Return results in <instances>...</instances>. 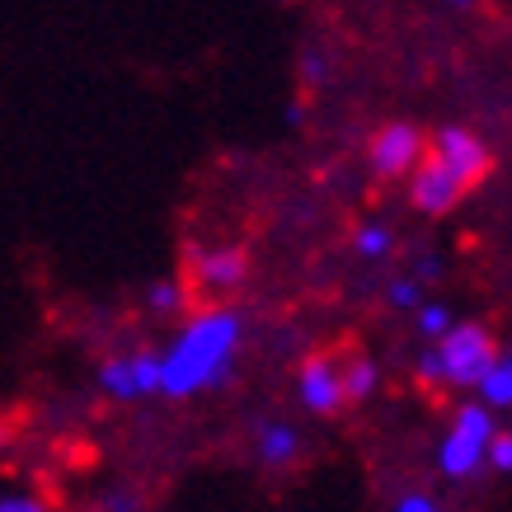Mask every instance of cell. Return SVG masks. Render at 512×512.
<instances>
[{"mask_svg": "<svg viewBox=\"0 0 512 512\" xmlns=\"http://www.w3.org/2000/svg\"><path fill=\"white\" fill-rule=\"evenodd\" d=\"M249 254L240 245H188L184 249V287L193 301H226L245 287Z\"/></svg>", "mask_w": 512, "mask_h": 512, "instance_id": "cell-4", "label": "cell"}, {"mask_svg": "<svg viewBox=\"0 0 512 512\" xmlns=\"http://www.w3.org/2000/svg\"><path fill=\"white\" fill-rule=\"evenodd\" d=\"M0 512H52L43 494H5L0 498Z\"/></svg>", "mask_w": 512, "mask_h": 512, "instance_id": "cell-20", "label": "cell"}, {"mask_svg": "<svg viewBox=\"0 0 512 512\" xmlns=\"http://www.w3.org/2000/svg\"><path fill=\"white\" fill-rule=\"evenodd\" d=\"M301 451H306V437L301 428L287 419H268L254 428V456L264 461L268 470H282V466H296L301 461Z\"/></svg>", "mask_w": 512, "mask_h": 512, "instance_id": "cell-10", "label": "cell"}, {"mask_svg": "<svg viewBox=\"0 0 512 512\" xmlns=\"http://www.w3.org/2000/svg\"><path fill=\"white\" fill-rule=\"evenodd\" d=\"M414 278H419V282L442 278V259H437V254H423L419 264H414Z\"/></svg>", "mask_w": 512, "mask_h": 512, "instance_id": "cell-21", "label": "cell"}, {"mask_svg": "<svg viewBox=\"0 0 512 512\" xmlns=\"http://www.w3.org/2000/svg\"><path fill=\"white\" fill-rule=\"evenodd\" d=\"M451 320H456V315H451V306H442V301H428V296H423L419 306H414V325H419L423 339H437L442 329H451Z\"/></svg>", "mask_w": 512, "mask_h": 512, "instance_id": "cell-16", "label": "cell"}, {"mask_svg": "<svg viewBox=\"0 0 512 512\" xmlns=\"http://www.w3.org/2000/svg\"><path fill=\"white\" fill-rule=\"evenodd\" d=\"M386 301L395 306V311H414L423 301V282L414 278V273H404V278H390L386 282Z\"/></svg>", "mask_w": 512, "mask_h": 512, "instance_id": "cell-17", "label": "cell"}, {"mask_svg": "<svg viewBox=\"0 0 512 512\" xmlns=\"http://www.w3.org/2000/svg\"><path fill=\"white\" fill-rule=\"evenodd\" d=\"M503 353L494 325L484 320H451L437 339L419 353V381L433 390H470L484 376V367Z\"/></svg>", "mask_w": 512, "mask_h": 512, "instance_id": "cell-2", "label": "cell"}, {"mask_svg": "<svg viewBox=\"0 0 512 512\" xmlns=\"http://www.w3.org/2000/svg\"><path fill=\"white\" fill-rule=\"evenodd\" d=\"M99 395L113 404H137L160 395V362L151 348H132V353H113L99 362Z\"/></svg>", "mask_w": 512, "mask_h": 512, "instance_id": "cell-6", "label": "cell"}, {"mask_svg": "<svg viewBox=\"0 0 512 512\" xmlns=\"http://www.w3.org/2000/svg\"><path fill=\"white\" fill-rule=\"evenodd\" d=\"M104 508L109 512H141V498L137 494H109L104 498Z\"/></svg>", "mask_w": 512, "mask_h": 512, "instance_id": "cell-22", "label": "cell"}, {"mask_svg": "<svg viewBox=\"0 0 512 512\" xmlns=\"http://www.w3.org/2000/svg\"><path fill=\"white\" fill-rule=\"evenodd\" d=\"M437 5H442V10H456V15H466V10H475L480 0H437Z\"/></svg>", "mask_w": 512, "mask_h": 512, "instance_id": "cell-24", "label": "cell"}, {"mask_svg": "<svg viewBox=\"0 0 512 512\" xmlns=\"http://www.w3.org/2000/svg\"><path fill=\"white\" fill-rule=\"evenodd\" d=\"M15 437H19V423L10 419V414H0V451L15 447Z\"/></svg>", "mask_w": 512, "mask_h": 512, "instance_id": "cell-23", "label": "cell"}, {"mask_svg": "<svg viewBox=\"0 0 512 512\" xmlns=\"http://www.w3.org/2000/svg\"><path fill=\"white\" fill-rule=\"evenodd\" d=\"M240 348H245V311H235L226 301L188 306L179 315L174 339L165 343V353H156L160 395L165 400H198L207 390L231 386Z\"/></svg>", "mask_w": 512, "mask_h": 512, "instance_id": "cell-1", "label": "cell"}, {"mask_svg": "<svg viewBox=\"0 0 512 512\" xmlns=\"http://www.w3.org/2000/svg\"><path fill=\"white\" fill-rule=\"evenodd\" d=\"M329 76H334V57H329L325 47H306L301 52V85L320 90V85H329Z\"/></svg>", "mask_w": 512, "mask_h": 512, "instance_id": "cell-15", "label": "cell"}, {"mask_svg": "<svg viewBox=\"0 0 512 512\" xmlns=\"http://www.w3.org/2000/svg\"><path fill=\"white\" fill-rule=\"evenodd\" d=\"M193 306V292L184 287V278H160L146 287V311L156 320H179Z\"/></svg>", "mask_w": 512, "mask_h": 512, "instance_id": "cell-13", "label": "cell"}, {"mask_svg": "<svg viewBox=\"0 0 512 512\" xmlns=\"http://www.w3.org/2000/svg\"><path fill=\"white\" fill-rule=\"evenodd\" d=\"M296 400L306 414L334 419L339 409H348L343 400V353H311L296 367Z\"/></svg>", "mask_w": 512, "mask_h": 512, "instance_id": "cell-9", "label": "cell"}, {"mask_svg": "<svg viewBox=\"0 0 512 512\" xmlns=\"http://www.w3.org/2000/svg\"><path fill=\"white\" fill-rule=\"evenodd\" d=\"M428 151H433L442 165H451V170L461 174L470 188H480L489 174H494V146L475 132V127L466 123H447L437 127L433 137H428Z\"/></svg>", "mask_w": 512, "mask_h": 512, "instance_id": "cell-8", "label": "cell"}, {"mask_svg": "<svg viewBox=\"0 0 512 512\" xmlns=\"http://www.w3.org/2000/svg\"><path fill=\"white\" fill-rule=\"evenodd\" d=\"M475 400L489 404L494 414H508V404H512V357L508 353H498L489 367H484V376L475 381Z\"/></svg>", "mask_w": 512, "mask_h": 512, "instance_id": "cell-12", "label": "cell"}, {"mask_svg": "<svg viewBox=\"0 0 512 512\" xmlns=\"http://www.w3.org/2000/svg\"><path fill=\"white\" fill-rule=\"evenodd\" d=\"M428 151V137H423L419 123H409V118H395V123H381L367 141V170L372 179L381 184H404L409 170L423 160Z\"/></svg>", "mask_w": 512, "mask_h": 512, "instance_id": "cell-5", "label": "cell"}, {"mask_svg": "<svg viewBox=\"0 0 512 512\" xmlns=\"http://www.w3.org/2000/svg\"><path fill=\"white\" fill-rule=\"evenodd\" d=\"M404 184H409V202H414V212H423V217H451V212L466 202V193H475V188L451 170V165H442L433 151H423V160L409 170Z\"/></svg>", "mask_w": 512, "mask_h": 512, "instance_id": "cell-7", "label": "cell"}, {"mask_svg": "<svg viewBox=\"0 0 512 512\" xmlns=\"http://www.w3.org/2000/svg\"><path fill=\"white\" fill-rule=\"evenodd\" d=\"M390 512H442V503H437L433 494H423V489H409V494L395 498V508Z\"/></svg>", "mask_w": 512, "mask_h": 512, "instance_id": "cell-19", "label": "cell"}, {"mask_svg": "<svg viewBox=\"0 0 512 512\" xmlns=\"http://www.w3.org/2000/svg\"><path fill=\"white\" fill-rule=\"evenodd\" d=\"M498 433V414L480 400H466L456 414H451L447 433L437 442V475L442 480H475L484 470V456H489V442Z\"/></svg>", "mask_w": 512, "mask_h": 512, "instance_id": "cell-3", "label": "cell"}, {"mask_svg": "<svg viewBox=\"0 0 512 512\" xmlns=\"http://www.w3.org/2000/svg\"><path fill=\"white\" fill-rule=\"evenodd\" d=\"M85 512H109V508H104V503H99V508H85Z\"/></svg>", "mask_w": 512, "mask_h": 512, "instance_id": "cell-25", "label": "cell"}, {"mask_svg": "<svg viewBox=\"0 0 512 512\" xmlns=\"http://www.w3.org/2000/svg\"><path fill=\"white\" fill-rule=\"evenodd\" d=\"M484 470H498V475H508V470H512V433H508V428H498V433H494L489 456H484Z\"/></svg>", "mask_w": 512, "mask_h": 512, "instance_id": "cell-18", "label": "cell"}, {"mask_svg": "<svg viewBox=\"0 0 512 512\" xmlns=\"http://www.w3.org/2000/svg\"><path fill=\"white\" fill-rule=\"evenodd\" d=\"M353 254L362 264H381L395 254V231H390L386 221H362L353 231Z\"/></svg>", "mask_w": 512, "mask_h": 512, "instance_id": "cell-14", "label": "cell"}, {"mask_svg": "<svg viewBox=\"0 0 512 512\" xmlns=\"http://www.w3.org/2000/svg\"><path fill=\"white\" fill-rule=\"evenodd\" d=\"M381 390V362L372 353H343V400L367 404Z\"/></svg>", "mask_w": 512, "mask_h": 512, "instance_id": "cell-11", "label": "cell"}]
</instances>
